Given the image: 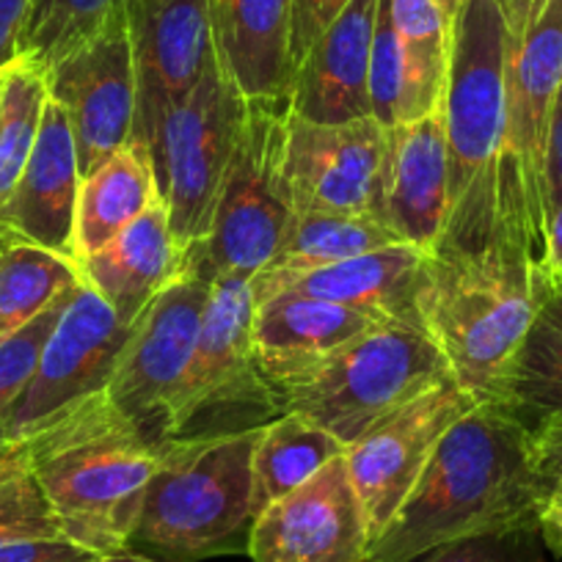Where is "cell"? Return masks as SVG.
Here are the masks:
<instances>
[{"label": "cell", "mask_w": 562, "mask_h": 562, "mask_svg": "<svg viewBox=\"0 0 562 562\" xmlns=\"http://www.w3.org/2000/svg\"><path fill=\"white\" fill-rule=\"evenodd\" d=\"M47 94L45 69L20 58L7 69L0 100V207L18 188L40 138Z\"/></svg>", "instance_id": "obj_31"}, {"label": "cell", "mask_w": 562, "mask_h": 562, "mask_svg": "<svg viewBox=\"0 0 562 562\" xmlns=\"http://www.w3.org/2000/svg\"><path fill=\"white\" fill-rule=\"evenodd\" d=\"M45 78L47 94L72 127L80 175L89 177L127 147L135 130L138 89L124 9L47 67Z\"/></svg>", "instance_id": "obj_14"}, {"label": "cell", "mask_w": 562, "mask_h": 562, "mask_svg": "<svg viewBox=\"0 0 562 562\" xmlns=\"http://www.w3.org/2000/svg\"><path fill=\"white\" fill-rule=\"evenodd\" d=\"M436 3H439V7L445 9L447 18L456 20V14L461 12V7H463V3H467V0H436Z\"/></svg>", "instance_id": "obj_46"}, {"label": "cell", "mask_w": 562, "mask_h": 562, "mask_svg": "<svg viewBox=\"0 0 562 562\" xmlns=\"http://www.w3.org/2000/svg\"><path fill=\"white\" fill-rule=\"evenodd\" d=\"M480 405L456 378L428 389L403 408L375 422L345 450L350 483L375 543L428 469L447 430ZM372 549V546H370Z\"/></svg>", "instance_id": "obj_13"}, {"label": "cell", "mask_w": 562, "mask_h": 562, "mask_svg": "<svg viewBox=\"0 0 562 562\" xmlns=\"http://www.w3.org/2000/svg\"><path fill=\"white\" fill-rule=\"evenodd\" d=\"M538 257L521 224L477 251L425 254L419 317L452 378L477 403H505V389L535 315Z\"/></svg>", "instance_id": "obj_4"}, {"label": "cell", "mask_w": 562, "mask_h": 562, "mask_svg": "<svg viewBox=\"0 0 562 562\" xmlns=\"http://www.w3.org/2000/svg\"><path fill=\"white\" fill-rule=\"evenodd\" d=\"M370 546L345 456L257 513L248 529L251 562H367Z\"/></svg>", "instance_id": "obj_17"}, {"label": "cell", "mask_w": 562, "mask_h": 562, "mask_svg": "<svg viewBox=\"0 0 562 562\" xmlns=\"http://www.w3.org/2000/svg\"><path fill=\"white\" fill-rule=\"evenodd\" d=\"M562 202V80L557 89L549 124V153H546V213ZM549 224V221H546Z\"/></svg>", "instance_id": "obj_40"}, {"label": "cell", "mask_w": 562, "mask_h": 562, "mask_svg": "<svg viewBox=\"0 0 562 562\" xmlns=\"http://www.w3.org/2000/svg\"><path fill=\"white\" fill-rule=\"evenodd\" d=\"M510 42V29L496 0H467L452 20L450 75L441 102L450 160V213L434 251H477L496 240L505 226H524L510 213V207L518 213L521 207L507 177Z\"/></svg>", "instance_id": "obj_2"}, {"label": "cell", "mask_w": 562, "mask_h": 562, "mask_svg": "<svg viewBox=\"0 0 562 562\" xmlns=\"http://www.w3.org/2000/svg\"><path fill=\"white\" fill-rule=\"evenodd\" d=\"M288 102L251 100L207 240L191 248L204 279H248L273 262L293 221L288 180Z\"/></svg>", "instance_id": "obj_7"}, {"label": "cell", "mask_w": 562, "mask_h": 562, "mask_svg": "<svg viewBox=\"0 0 562 562\" xmlns=\"http://www.w3.org/2000/svg\"><path fill=\"white\" fill-rule=\"evenodd\" d=\"M535 538H538V529L480 535V538L436 546V549L422 551L408 562H540L535 554Z\"/></svg>", "instance_id": "obj_36"}, {"label": "cell", "mask_w": 562, "mask_h": 562, "mask_svg": "<svg viewBox=\"0 0 562 562\" xmlns=\"http://www.w3.org/2000/svg\"><path fill=\"white\" fill-rule=\"evenodd\" d=\"M58 532L91 554L133 546L160 441L116 408L108 392L69 405L23 441Z\"/></svg>", "instance_id": "obj_3"}, {"label": "cell", "mask_w": 562, "mask_h": 562, "mask_svg": "<svg viewBox=\"0 0 562 562\" xmlns=\"http://www.w3.org/2000/svg\"><path fill=\"white\" fill-rule=\"evenodd\" d=\"M7 246H12V240H9L7 235H3V232H0V251H3V248Z\"/></svg>", "instance_id": "obj_47"}, {"label": "cell", "mask_w": 562, "mask_h": 562, "mask_svg": "<svg viewBox=\"0 0 562 562\" xmlns=\"http://www.w3.org/2000/svg\"><path fill=\"white\" fill-rule=\"evenodd\" d=\"M543 499L529 425L505 405L480 403L447 430L367 562H408L452 540L538 529Z\"/></svg>", "instance_id": "obj_1"}, {"label": "cell", "mask_w": 562, "mask_h": 562, "mask_svg": "<svg viewBox=\"0 0 562 562\" xmlns=\"http://www.w3.org/2000/svg\"><path fill=\"white\" fill-rule=\"evenodd\" d=\"M538 535L546 549L562 560V494H549L538 510Z\"/></svg>", "instance_id": "obj_41"}, {"label": "cell", "mask_w": 562, "mask_h": 562, "mask_svg": "<svg viewBox=\"0 0 562 562\" xmlns=\"http://www.w3.org/2000/svg\"><path fill=\"white\" fill-rule=\"evenodd\" d=\"M130 328L133 323L80 281L47 337L34 378L0 425V450H14L69 405L105 392Z\"/></svg>", "instance_id": "obj_11"}, {"label": "cell", "mask_w": 562, "mask_h": 562, "mask_svg": "<svg viewBox=\"0 0 562 562\" xmlns=\"http://www.w3.org/2000/svg\"><path fill=\"white\" fill-rule=\"evenodd\" d=\"M218 61L248 100L288 102L290 0H210Z\"/></svg>", "instance_id": "obj_24"}, {"label": "cell", "mask_w": 562, "mask_h": 562, "mask_svg": "<svg viewBox=\"0 0 562 562\" xmlns=\"http://www.w3.org/2000/svg\"><path fill=\"white\" fill-rule=\"evenodd\" d=\"M80 175L72 127L61 105L47 100L40 138L9 202L0 207V232L12 243L75 259V215Z\"/></svg>", "instance_id": "obj_19"}, {"label": "cell", "mask_w": 562, "mask_h": 562, "mask_svg": "<svg viewBox=\"0 0 562 562\" xmlns=\"http://www.w3.org/2000/svg\"><path fill=\"white\" fill-rule=\"evenodd\" d=\"M53 535L61 532L31 472L23 447L0 450V540Z\"/></svg>", "instance_id": "obj_33"}, {"label": "cell", "mask_w": 562, "mask_h": 562, "mask_svg": "<svg viewBox=\"0 0 562 562\" xmlns=\"http://www.w3.org/2000/svg\"><path fill=\"white\" fill-rule=\"evenodd\" d=\"M124 23L138 89L130 140L153 155L164 124L218 56L213 14L210 0H124Z\"/></svg>", "instance_id": "obj_15"}, {"label": "cell", "mask_w": 562, "mask_h": 562, "mask_svg": "<svg viewBox=\"0 0 562 562\" xmlns=\"http://www.w3.org/2000/svg\"><path fill=\"white\" fill-rule=\"evenodd\" d=\"M122 9L124 0H31L20 58L42 69L53 67Z\"/></svg>", "instance_id": "obj_32"}, {"label": "cell", "mask_w": 562, "mask_h": 562, "mask_svg": "<svg viewBox=\"0 0 562 562\" xmlns=\"http://www.w3.org/2000/svg\"><path fill=\"white\" fill-rule=\"evenodd\" d=\"M400 240L386 221L375 215L301 213L295 210L273 262L262 273H301L345 262L378 248L397 246Z\"/></svg>", "instance_id": "obj_29"}, {"label": "cell", "mask_w": 562, "mask_h": 562, "mask_svg": "<svg viewBox=\"0 0 562 562\" xmlns=\"http://www.w3.org/2000/svg\"><path fill=\"white\" fill-rule=\"evenodd\" d=\"M502 405L529 428L562 414V270L535 268V315Z\"/></svg>", "instance_id": "obj_26"}, {"label": "cell", "mask_w": 562, "mask_h": 562, "mask_svg": "<svg viewBox=\"0 0 562 562\" xmlns=\"http://www.w3.org/2000/svg\"><path fill=\"white\" fill-rule=\"evenodd\" d=\"M375 323L372 317L331 301L273 293L254 301L251 348L265 381L281 394L312 375L342 345Z\"/></svg>", "instance_id": "obj_22"}, {"label": "cell", "mask_w": 562, "mask_h": 562, "mask_svg": "<svg viewBox=\"0 0 562 562\" xmlns=\"http://www.w3.org/2000/svg\"><path fill=\"white\" fill-rule=\"evenodd\" d=\"M69 299H72V293L53 304L47 312H42L29 326L0 337V425L34 378L47 337H50L53 326L58 323Z\"/></svg>", "instance_id": "obj_34"}, {"label": "cell", "mask_w": 562, "mask_h": 562, "mask_svg": "<svg viewBox=\"0 0 562 562\" xmlns=\"http://www.w3.org/2000/svg\"><path fill=\"white\" fill-rule=\"evenodd\" d=\"M378 0H350L348 9L306 50L293 72L288 108L317 124L372 116L370 53Z\"/></svg>", "instance_id": "obj_21"}, {"label": "cell", "mask_w": 562, "mask_h": 562, "mask_svg": "<svg viewBox=\"0 0 562 562\" xmlns=\"http://www.w3.org/2000/svg\"><path fill=\"white\" fill-rule=\"evenodd\" d=\"M257 428L160 441L133 543L199 560L254 521L251 452Z\"/></svg>", "instance_id": "obj_5"}, {"label": "cell", "mask_w": 562, "mask_h": 562, "mask_svg": "<svg viewBox=\"0 0 562 562\" xmlns=\"http://www.w3.org/2000/svg\"><path fill=\"white\" fill-rule=\"evenodd\" d=\"M383 221L408 246L430 254L450 213V160L441 111L386 127Z\"/></svg>", "instance_id": "obj_20"}, {"label": "cell", "mask_w": 562, "mask_h": 562, "mask_svg": "<svg viewBox=\"0 0 562 562\" xmlns=\"http://www.w3.org/2000/svg\"><path fill=\"white\" fill-rule=\"evenodd\" d=\"M507 20V29H510V40H516L521 34L524 23H527L529 7H532V0H496Z\"/></svg>", "instance_id": "obj_43"}, {"label": "cell", "mask_w": 562, "mask_h": 562, "mask_svg": "<svg viewBox=\"0 0 562 562\" xmlns=\"http://www.w3.org/2000/svg\"><path fill=\"white\" fill-rule=\"evenodd\" d=\"M86 562H160L155 560V557H147V554H135V551H119V554H94L89 557Z\"/></svg>", "instance_id": "obj_44"}, {"label": "cell", "mask_w": 562, "mask_h": 562, "mask_svg": "<svg viewBox=\"0 0 562 562\" xmlns=\"http://www.w3.org/2000/svg\"><path fill=\"white\" fill-rule=\"evenodd\" d=\"M94 557L64 535L0 540V562H86Z\"/></svg>", "instance_id": "obj_38"}, {"label": "cell", "mask_w": 562, "mask_h": 562, "mask_svg": "<svg viewBox=\"0 0 562 562\" xmlns=\"http://www.w3.org/2000/svg\"><path fill=\"white\" fill-rule=\"evenodd\" d=\"M532 428H538V430H546V434H551V436H557V439H562V414L546 416V419L535 422Z\"/></svg>", "instance_id": "obj_45"}, {"label": "cell", "mask_w": 562, "mask_h": 562, "mask_svg": "<svg viewBox=\"0 0 562 562\" xmlns=\"http://www.w3.org/2000/svg\"><path fill=\"white\" fill-rule=\"evenodd\" d=\"M3 83H7V69L0 72V100H3Z\"/></svg>", "instance_id": "obj_48"}, {"label": "cell", "mask_w": 562, "mask_h": 562, "mask_svg": "<svg viewBox=\"0 0 562 562\" xmlns=\"http://www.w3.org/2000/svg\"><path fill=\"white\" fill-rule=\"evenodd\" d=\"M447 378H452L450 364L428 331L375 323L312 375L284 389L281 405L310 416L348 447L383 416Z\"/></svg>", "instance_id": "obj_6"}, {"label": "cell", "mask_w": 562, "mask_h": 562, "mask_svg": "<svg viewBox=\"0 0 562 562\" xmlns=\"http://www.w3.org/2000/svg\"><path fill=\"white\" fill-rule=\"evenodd\" d=\"M400 102H403V58L400 42L394 34L389 0H378L375 34H372L370 53V105L372 119L383 127H394L400 122Z\"/></svg>", "instance_id": "obj_35"}, {"label": "cell", "mask_w": 562, "mask_h": 562, "mask_svg": "<svg viewBox=\"0 0 562 562\" xmlns=\"http://www.w3.org/2000/svg\"><path fill=\"white\" fill-rule=\"evenodd\" d=\"M248 97L218 56L169 116L153 147L160 199L177 240L191 251L207 240L215 207L248 116Z\"/></svg>", "instance_id": "obj_9"}, {"label": "cell", "mask_w": 562, "mask_h": 562, "mask_svg": "<svg viewBox=\"0 0 562 562\" xmlns=\"http://www.w3.org/2000/svg\"><path fill=\"white\" fill-rule=\"evenodd\" d=\"M29 12L31 0H0V72L20 61V42Z\"/></svg>", "instance_id": "obj_39"}, {"label": "cell", "mask_w": 562, "mask_h": 562, "mask_svg": "<svg viewBox=\"0 0 562 562\" xmlns=\"http://www.w3.org/2000/svg\"><path fill=\"white\" fill-rule=\"evenodd\" d=\"M80 281L94 290L124 323L147 310L155 295L191 270V251L177 240L164 202L140 213L100 251L78 262Z\"/></svg>", "instance_id": "obj_23"}, {"label": "cell", "mask_w": 562, "mask_h": 562, "mask_svg": "<svg viewBox=\"0 0 562 562\" xmlns=\"http://www.w3.org/2000/svg\"><path fill=\"white\" fill-rule=\"evenodd\" d=\"M386 127L372 116L342 124L288 116V180L293 213L375 215L383 221Z\"/></svg>", "instance_id": "obj_16"}, {"label": "cell", "mask_w": 562, "mask_h": 562, "mask_svg": "<svg viewBox=\"0 0 562 562\" xmlns=\"http://www.w3.org/2000/svg\"><path fill=\"white\" fill-rule=\"evenodd\" d=\"M425 251L397 243L345 262L301 273H257L254 301L273 293H299L361 312L378 323H403L425 331L419 317V288Z\"/></svg>", "instance_id": "obj_18"}, {"label": "cell", "mask_w": 562, "mask_h": 562, "mask_svg": "<svg viewBox=\"0 0 562 562\" xmlns=\"http://www.w3.org/2000/svg\"><path fill=\"white\" fill-rule=\"evenodd\" d=\"M350 0H290V64L295 67Z\"/></svg>", "instance_id": "obj_37"}, {"label": "cell", "mask_w": 562, "mask_h": 562, "mask_svg": "<svg viewBox=\"0 0 562 562\" xmlns=\"http://www.w3.org/2000/svg\"><path fill=\"white\" fill-rule=\"evenodd\" d=\"M540 268L562 270V202L551 210L549 224H546L543 254H540Z\"/></svg>", "instance_id": "obj_42"}, {"label": "cell", "mask_w": 562, "mask_h": 562, "mask_svg": "<svg viewBox=\"0 0 562 562\" xmlns=\"http://www.w3.org/2000/svg\"><path fill=\"white\" fill-rule=\"evenodd\" d=\"M164 202L155 175L153 155L147 147L130 140L108 158L100 169L83 177L75 215V259L100 251L122 229H127L140 213Z\"/></svg>", "instance_id": "obj_25"}, {"label": "cell", "mask_w": 562, "mask_h": 562, "mask_svg": "<svg viewBox=\"0 0 562 562\" xmlns=\"http://www.w3.org/2000/svg\"><path fill=\"white\" fill-rule=\"evenodd\" d=\"M210 284L213 281L191 268L155 295L135 317L113 367L108 397L153 441H166V422L196 348Z\"/></svg>", "instance_id": "obj_12"}, {"label": "cell", "mask_w": 562, "mask_h": 562, "mask_svg": "<svg viewBox=\"0 0 562 562\" xmlns=\"http://www.w3.org/2000/svg\"><path fill=\"white\" fill-rule=\"evenodd\" d=\"M348 447L310 416L281 411L257 428L251 452L254 516L315 477Z\"/></svg>", "instance_id": "obj_28"}, {"label": "cell", "mask_w": 562, "mask_h": 562, "mask_svg": "<svg viewBox=\"0 0 562 562\" xmlns=\"http://www.w3.org/2000/svg\"><path fill=\"white\" fill-rule=\"evenodd\" d=\"M251 315V281L213 279L196 348L171 403L166 439L259 428V419L284 411L281 394L259 372Z\"/></svg>", "instance_id": "obj_8"}, {"label": "cell", "mask_w": 562, "mask_h": 562, "mask_svg": "<svg viewBox=\"0 0 562 562\" xmlns=\"http://www.w3.org/2000/svg\"><path fill=\"white\" fill-rule=\"evenodd\" d=\"M80 288L78 262L29 243L0 251V337L31 321Z\"/></svg>", "instance_id": "obj_30"}, {"label": "cell", "mask_w": 562, "mask_h": 562, "mask_svg": "<svg viewBox=\"0 0 562 562\" xmlns=\"http://www.w3.org/2000/svg\"><path fill=\"white\" fill-rule=\"evenodd\" d=\"M562 80V0H532L507 58V177L535 254L546 240V153Z\"/></svg>", "instance_id": "obj_10"}, {"label": "cell", "mask_w": 562, "mask_h": 562, "mask_svg": "<svg viewBox=\"0 0 562 562\" xmlns=\"http://www.w3.org/2000/svg\"><path fill=\"white\" fill-rule=\"evenodd\" d=\"M403 58L400 122H416L441 111L450 75L452 20L436 0H389Z\"/></svg>", "instance_id": "obj_27"}]
</instances>
